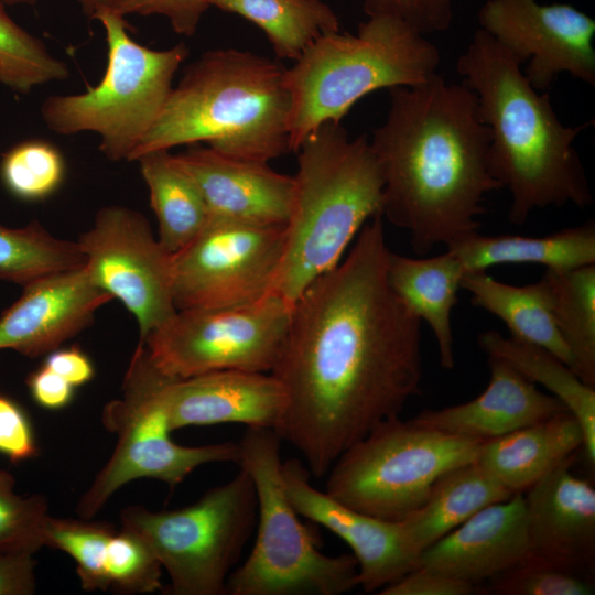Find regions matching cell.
<instances>
[{
	"label": "cell",
	"mask_w": 595,
	"mask_h": 595,
	"mask_svg": "<svg viewBox=\"0 0 595 595\" xmlns=\"http://www.w3.org/2000/svg\"><path fill=\"white\" fill-rule=\"evenodd\" d=\"M115 533V527L108 522L50 516L45 528V547L61 550L73 558L83 589L108 591L106 558Z\"/></svg>",
	"instance_id": "cell-34"
},
{
	"label": "cell",
	"mask_w": 595,
	"mask_h": 595,
	"mask_svg": "<svg viewBox=\"0 0 595 595\" xmlns=\"http://www.w3.org/2000/svg\"><path fill=\"white\" fill-rule=\"evenodd\" d=\"M141 175L159 223V241L171 253L185 247L207 224L203 196L191 175L170 150L140 155Z\"/></svg>",
	"instance_id": "cell-29"
},
{
	"label": "cell",
	"mask_w": 595,
	"mask_h": 595,
	"mask_svg": "<svg viewBox=\"0 0 595 595\" xmlns=\"http://www.w3.org/2000/svg\"><path fill=\"white\" fill-rule=\"evenodd\" d=\"M15 479L0 468V553H35L45 547L48 507L39 494L20 496Z\"/></svg>",
	"instance_id": "cell-37"
},
{
	"label": "cell",
	"mask_w": 595,
	"mask_h": 595,
	"mask_svg": "<svg viewBox=\"0 0 595 595\" xmlns=\"http://www.w3.org/2000/svg\"><path fill=\"white\" fill-rule=\"evenodd\" d=\"M4 186L25 201L43 199L55 192L65 174L62 153L53 144L25 141L4 153L1 166Z\"/></svg>",
	"instance_id": "cell-36"
},
{
	"label": "cell",
	"mask_w": 595,
	"mask_h": 595,
	"mask_svg": "<svg viewBox=\"0 0 595 595\" xmlns=\"http://www.w3.org/2000/svg\"><path fill=\"white\" fill-rule=\"evenodd\" d=\"M76 242L91 281L134 316L139 340L176 313L173 253L153 236L142 214L123 206L102 207Z\"/></svg>",
	"instance_id": "cell-14"
},
{
	"label": "cell",
	"mask_w": 595,
	"mask_h": 595,
	"mask_svg": "<svg viewBox=\"0 0 595 595\" xmlns=\"http://www.w3.org/2000/svg\"><path fill=\"white\" fill-rule=\"evenodd\" d=\"M109 589L119 594L161 591L162 565L138 534L122 529L109 541L106 558Z\"/></svg>",
	"instance_id": "cell-38"
},
{
	"label": "cell",
	"mask_w": 595,
	"mask_h": 595,
	"mask_svg": "<svg viewBox=\"0 0 595 595\" xmlns=\"http://www.w3.org/2000/svg\"><path fill=\"white\" fill-rule=\"evenodd\" d=\"M291 108L281 63L248 51H208L185 69L130 161L205 142L225 155L268 163L292 152Z\"/></svg>",
	"instance_id": "cell-4"
},
{
	"label": "cell",
	"mask_w": 595,
	"mask_h": 595,
	"mask_svg": "<svg viewBox=\"0 0 595 595\" xmlns=\"http://www.w3.org/2000/svg\"><path fill=\"white\" fill-rule=\"evenodd\" d=\"M286 495L296 512L323 526L353 551L357 561V582L372 593L390 585L420 564L411 549L402 521L387 520L355 510L325 491L313 487L302 461L282 462Z\"/></svg>",
	"instance_id": "cell-16"
},
{
	"label": "cell",
	"mask_w": 595,
	"mask_h": 595,
	"mask_svg": "<svg viewBox=\"0 0 595 595\" xmlns=\"http://www.w3.org/2000/svg\"><path fill=\"white\" fill-rule=\"evenodd\" d=\"M77 242L51 235L39 221L11 228L0 224V279L22 286L83 268Z\"/></svg>",
	"instance_id": "cell-32"
},
{
	"label": "cell",
	"mask_w": 595,
	"mask_h": 595,
	"mask_svg": "<svg viewBox=\"0 0 595 595\" xmlns=\"http://www.w3.org/2000/svg\"><path fill=\"white\" fill-rule=\"evenodd\" d=\"M583 444L577 420L564 411L484 441L476 462L512 494H523Z\"/></svg>",
	"instance_id": "cell-23"
},
{
	"label": "cell",
	"mask_w": 595,
	"mask_h": 595,
	"mask_svg": "<svg viewBox=\"0 0 595 595\" xmlns=\"http://www.w3.org/2000/svg\"><path fill=\"white\" fill-rule=\"evenodd\" d=\"M35 566L31 553H0V595L34 594Z\"/></svg>",
	"instance_id": "cell-44"
},
{
	"label": "cell",
	"mask_w": 595,
	"mask_h": 595,
	"mask_svg": "<svg viewBox=\"0 0 595 595\" xmlns=\"http://www.w3.org/2000/svg\"><path fill=\"white\" fill-rule=\"evenodd\" d=\"M273 293L292 305L334 268L363 226L382 212L383 180L366 136L327 121L303 141Z\"/></svg>",
	"instance_id": "cell-5"
},
{
	"label": "cell",
	"mask_w": 595,
	"mask_h": 595,
	"mask_svg": "<svg viewBox=\"0 0 595 595\" xmlns=\"http://www.w3.org/2000/svg\"><path fill=\"white\" fill-rule=\"evenodd\" d=\"M370 142L382 180V217L425 255L476 232L484 197L501 188L490 169L488 128L475 94L437 73L390 88L386 120Z\"/></svg>",
	"instance_id": "cell-2"
},
{
	"label": "cell",
	"mask_w": 595,
	"mask_h": 595,
	"mask_svg": "<svg viewBox=\"0 0 595 595\" xmlns=\"http://www.w3.org/2000/svg\"><path fill=\"white\" fill-rule=\"evenodd\" d=\"M196 183L212 219L260 226H285L292 209L294 178L268 163L240 160L193 144L175 155Z\"/></svg>",
	"instance_id": "cell-18"
},
{
	"label": "cell",
	"mask_w": 595,
	"mask_h": 595,
	"mask_svg": "<svg viewBox=\"0 0 595 595\" xmlns=\"http://www.w3.org/2000/svg\"><path fill=\"white\" fill-rule=\"evenodd\" d=\"M531 553L523 494L489 505L428 548L419 566L474 584Z\"/></svg>",
	"instance_id": "cell-21"
},
{
	"label": "cell",
	"mask_w": 595,
	"mask_h": 595,
	"mask_svg": "<svg viewBox=\"0 0 595 595\" xmlns=\"http://www.w3.org/2000/svg\"><path fill=\"white\" fill-rule=\"evenodd\" d=\"M291 307L271 293L241 306L178 310L139 343L154 367L172 378L224 369L271 372Z\"/></svg>",
	"instance_id": "cell-12"
},
{
	"label": "cell",
	"mask_w": 595,
	"mask_h": 595,
	"mask_svg": "<svg viewBox=\"0 0 595 595\" xmlns=\"http://www.w3.org/2000/svg\"><path fill=\"white\" fill-rule=\"evenodd\" d=\"M364 10L396 17L422 35L444 32L453 21V0H365Z\"/></svg>",
	"instance_id": "cell-39"
},
{
	"label": "cell",
	"mask_w": 595,
	"mask_h": 595,
	"mask_svg": "<svg viewBox=\"0 0 595 595\" xmlns=\"http://www.w3.org/2000/svg\"><path fill=\"white\" fill-rule=\"evenodd\" d=\"M440 60L437 47L424 35L387 14L369 15L357 34L320 37L286 69L292 152L324 122H342L364 96L428 80Z\"/></svg>",
	"instance_id": "cell-6"
},
{
	"label": "cell",
	"mask_w": 595,
	"mask_h": 595,
	"mask_svg": "<svg viewBox=\"0 0 595 595\" xmlns=\"http://www.w3.org/2000/svg\"><path fill=\"white\" fill-rule=\"evenodd\" d=\"M295 300L271 374L286 398L275 428L326 476L336 459L420 392L421 321L392 290L383 217Z\"/></svg>",
	"instance_id": "cell-1"
},
{
	"label": "cell",
	"mask_w": 595,
	"mask_h": 595,
	"mask_svg": "<svg viewBox=\"0 0 595 595\" xmlns=\"http://www.w3.org/2000/svg\"><path fill=\"white\" fill-rule=\"evenodd\" d=\"M261 28L278 58L296 61L320 37L339 32L335 12L322 0H206Z\"/></svg>",
	"instance_id": "cell-30"
},
{
	"label": "cell",
	"mask_w": 595,
	"mask_h": 595,
	"mask_svg": "<svg viewBox=\"0 0 595 595\" xmlns=\"http://www.w3.org/2000/svg\"><path fill=\"white\" fill-rule=\"evenodd\" d=\"M110 300L85 266L32 282L0 316V349L31 358L48 354L88 327Z\"/></svg>",
	"instance_id": "cell-17"
},
{
	"label": "cell",
	"mask_w": 595,
	"mask_h": 595,
	"mask_svg": "<svg viewBox=\"0 0 595 595\" xmlns=\"http://www.w3.org/2000/svg\"><path fill=\"white\" fill-rule=\"evenodd\" d=\"M43 366L66 379L75 388L89 382L95 376L90 358L75 346L48 353Z\"/></svg>",
	"instance_id": "cell-45"
},
{
	"label": "cell",
	"mask_w": 595,
	"mask_h": 595,
	"mask_svg": "<svg viewBox=\"0 0 595 595\" xmlns=\"http://www.w3.org/2000/svg\"><path fill=\"white\" fill-rule=\"evenodd\" d=\"M575 455L523 495L531 553L595 574V489L574 475Z\"/></svg>",
	"instance_id": "cell-20"
},
{
	"label": "cell",
	"mask_w": 595,
	"mask_h": 595,
	"mask_svg": "<svg viewBox=\"0 0 595 595\" xmlns=\"http://www.w3.org/2000/svg\"><path fill=\"white\" fill-rule=\"evenodd\" d=\"M456 69L489 130L491 173L511 197L509 221L522 225L548 206H589L593 195L574 140L591 122L564 126L549 94H539L520 64L480 28Z\"/></svg>",
	"instance_id": "cell-3"
},
{
	"label": "cell",
	"mask_w": 595,
	"mask_h": 595,
	"mask_svg": "<svg viewBox=\"0 0 595 595\" xmlns=\"http://www.w3.org/2000/svg\"><path fill=\"white\" fill-rule=\"evenodd\" d=\"M167 378L138 343L123 378L122 398L108 403L102 413L105 426L118 435L117 444L77 502L80 518L93 519L119 488L134 479H158L173 489L201 465L239 463V443L184 446L172 441L163 398Z\"/></svg>",
	"instance_id": "cell-11"
},
{
	"label": "cell",
	"mask_w": 595,
	"mask_h": 595,
	"mask_svg": "<svg viewBox=\"0 0 595 595\" xmlns=\"http://www.w3.org/2000/svg\"><path fill=\"white\" fill-rule=\"evenodd\" d=\"M486 31L520 65L537 90H547L563 72L595 85V20L566 3L487 0L478 11Z\"/></svg>",
	"instance_id": "cell-15"
},
{
	"label": "cell",
	"mask_w": 595,
	"mask_h": 595,
	"mask_svg": "<svg viewBox=\"0 0 595 595\" xmlns=\"http://www.w3.org/2000/svg\"><path fill=\"white\" fill-rule=\"evenodd\" d=\"M483 442L392 418L336 459L325 493L355 510L400 521L425 502L443 474L475 462Z\"/></svg>",
	"instance_id": "cell-10"
},
{
	"label": "cell",
	"mask_w": 595,
	"mask_h": 595,
	"mask_svg": "<svg viewBox=\"0 0 595 595\" xmlns=\"http://www.w3.org/2000/svg\"><path fill=\"white\" fill-rule=\"evenodd\" d=\"M285 245V226L209 218L172 255L176 310L224 309L273 293Z\"/></svg>",
	"instance_id": "cell-13"
},
{
	"label": "cell",
	"mask_w": 595,
	"mask_h": 595,
	"mask_svg": "<svg viewBox=\"0 0 595 595\" xmlns=\"http://www.w3.org/2000/svg\"><path fill=\"white\" fill-rule=\"evenodd\" d=\"M446 249L458 258L465 273L507 263H534L550 270H567L595 264V224L588 220L537 237L484 236L476 231Z\"/></svg>",
	"instance_id": "cell-25"
},
{
	"label": "cell",
	"mask_w": 595,
	"mask_h": 595,
	"mask_svg": "<svg viewBox=\"0 0 595 595\" xmlns=\"http://www.w3.org/2000/svg\"><path fill=\"white\" fill-rule=\"evenodd\" d=\"M93 19L104 26L108 47L101 80L82 94L50 96L41 116L58 134L95 132L108 160L130 161L160 117L188 48L184 43L166 50L137 43L127 32L125 17L110 8Z\"/></svg>",
	"instance_id": "cell-8"
},
{
	"label": "cell",
	"mask_w": 595,
	"mask_h": 595,
	"mask_svg": "<svg viewBox=\"0 0 595 595\" xmlns=\"http://www.w3.org/2000/svg\"><path fill=\"white\" fill-rule=\"evenodd\" d=\"M542 278L555 325L573 357L574 372L595 388V264L547 269Z\"/></svg>",
	"instance_id": "cell-31"
},
{
	"label": "cell",
	"mask_w": 595,
	"mask_h": 595,
	"mask_svg": "<svg viewBox=\"0 0 595 595\" xmlns=\"http://www.w3.org/2000/svg\"><path fill=\"white\" fill-rule=\"evenodd\" d=\"M109 8L122 17L164 15L177 34L192 36L209 4L206 0H112Z\"/></svg>",
	"instance_id": "cell-40"
},
{
	"label": "cell",
	"mask_w": 595,
	"mask_h": 595,
	"mask_svg": "<svg viewBox=\"0 0 595 595\" xmlns=\"http://www.w3.org/2000/svg\"><path fill=\"white\" fill-rule=\"evenodd\" d=\"M112 0H78L83 12L90 19L104 8H109Z\"/></svg>",
	"instance_id": "cell-46"
},
{
	"label": "cell",
	"mask_w": 595,
	"mask_h": 595,
	"mask_svg": "<svg viewBox=\"0 0 595 595\" xmlns=\"http://www.w3.org/2000/svg\"><path fill=\"white\" fill-rule=\"evenodd\" d=\"M461 286L470 293L475 306L501 320L511 337L549 350L574 371L573 357L555 325L543 278L532 284L513 285L497 281L485 271L468 272Z\"/></svg>",
	"instance_id": "cell-27"
},
{
	"label": "cell",
	"mask_w": 595,
	"mask_h": 595,
	"mask_svg": "<svg viewBox=\"0 0 595 595\" xmlns=\"http://www.w3.org/2000/svg\"><path fill=\"white\" fill-rule=\"evenodd\" d=\"M163 398L172 431L223 423L275 430L286 405L284 390L271 372L239 369L169 377Z\"/></svg>",
	"instance_id": "cell-19"
},
{
	"label": "cell",
	"mask_w": 595,
	"mask_h": 595,
	"mask_svg": "<svg viewBox=\"0 0 595 595\" xmlns=\"http://www.w3.org/2000/svg\"><path fill=\"white\" fill-rule=\"evenodd\" d=\"M490 380L475 399L439 410H424L412 421L447 434L490 440L569 411L554 396L506 363L488 358Z\"/></svg>",
	"instance_id": "cell-22"
},
{
	"label": "cell",
	"mask_w": 595,
	"mask_h": 595,
	"mask_svg": "<svg viewBox=\"0 0 595 595\" xmlns=\"http://www.w3.org/2000/svg\"><path fill=\"white\" fill-rule=\"evenodd\" d=\"M0 454L19 463L39 455L32 423L11 398L0 394Z\"/></svg>",
	"instance_id": "cell-41"
},
{
	"label": "cell",
	"mask_w": 595,
	"mask_h": 595,
	"mask_svg": "<svg viewBox=\"0 0 595 595\" xmlns=\"http://www.w3.org/2000/svg\"><path fill=\"white\" fill-rule=\"evenodd\" d=\"M253 482L244 469L180 509L141 505L120 512L121 528L138 534L170 577L169 595H226L229 575L257 524Z\"/></svg>",
	"instance_id": "cell-9"
},
{
	"label": "cell",
	"mask_w": 595,
	"mask_h": 595,
	"mask_svg": "<svg viewBox=\"0 0 595 595\" xmlns=\"http://www.w3.org/2000/svg\"><path fill=\"white\" fill-rule=\"evenodd\" d=\"M496 595H591L595 574H589L537 555L528 554L485 584Z\"/></svg>",
	"instance_id": "cell-35"
},
{
	"label": "cell",
	"mask_w": 595,
	"mask_h": 595,
	"mask_svg": "<svg viewBox=\"0 0 595 595\" xmlns=\"http://www.w3.org/2000/svg\"><path fill=\"white\" fill-rule=\"evenodd\" d=\"M380 595H479L485 584H474L418 566L378 592Z\"/></svg>",
	"instance_id": "cell-42"
},
{
	"label": "cell",
	"mask_w": 595,
	"mask_h": 595,
	"mask_svg": "<svg viewBox=\"0 0 595 595\" xmlns=\"http://www.w3.org/2000/svg\"><path fill=\"white\" fill-rule=\"evenodd\" d=\"M387 273L396 294L433 332L441 366L453 369L452 312L465 274L458 258L447 249L429 258H411L390 250Z\"/></svg>",
	"instance_id": "cell-24"
},
{
	"label": "cell",
	"mask_w": 595,
	"mask_h": 595,
	"mask_svg": "<svg viewBox=\"0 0 595 595\" xmlns=\"http://www.w3.org/2000/svg\"><path fill=\"white\" fill-rule=\"evenodd\" d=\"M512 494L476 461L443 474L425 502L402 521L409 544L421 554L483 508Z\"/></svg>",
	"instance_id": "cell-26"
},
{
	"label": "cell",
	"mask_w": 595,
	"mask_h": 595,
	"mask_svg": "<svg viewBox=\"0 0 595 595\" xmlns=\"http://www.w3.org/2000/svg\"><path fill=\"white\" fill-rule=\"evenodd\" d=\"M68 75L67 65L52 55L40 39L17 24L0 1V83L26 94Z\"/></svg>",
	"instance_id": "cell-33"
},
{
	"label": "cell",
	"mask_w": 595,
	"mask_h": 595,
	"mask_svg": "<svg viewBox=\"0 0 595 595\" xmlns=\"http://www.w3.org/2000/svg\"><path fill=\"white\" fill-rule=\"evenodd\" d=\"M26 383L32 399L47 410L63 409L74 398L75 387L43 365L30 374Z\"/></svg>",
	"instance_id": "cell-43"
},
{
	"label": "cell",
	"mask_w": 595,
	"mask_h": 595,
	"mask_svg": "<svg viewBox=\"0 0 595 595\" xmlns=\"http://www.w3.org/2000/svg\"><path fill=\"white\" fill-rule=\"evenodd\" d=\"M0 1L3 2L4 4H10V6H14V4H30V6H33L36 0H0Z\"/></svg>",
	"instance_id": "cell-47"
},
{
	"label": "cell",
	"mask_w": 595,
	"mask_h": 595,
	"mask_svg": "<svg viewBox=\"0 0 595 595\" xmlns=\"http://www.w3.org/2000/svg\"><path fill=\"white\" fill-rule=\"evenodd\" d=\"M478 345L488 358L499 359L533 383L547 388L577 420L584 436L583 451L588 465H595V388L584 383L549 350L496 331L478 335Z\"/></svg>",
	"instance_id": "cell-28"
},
{
	"label": "cell",
	"mask_w": 595,
	"mask_h": 595,
	"mask_svg": "<svg viewBox=\"0 0 595 595\" xmlns=\"http://www.w3.org/2000/svg\"><path fill=\"white\" fill-rule=\"evenodd\" d=\"M281 437L272 429L247 428L238 465L257 495L255 544L227 582L228 595H339L358 586L353 554L327 555L291 504L281 472Z\"/></svg>",
	"instance_id": "cell-7"
}]
</instances>
